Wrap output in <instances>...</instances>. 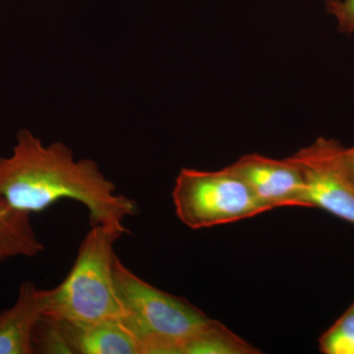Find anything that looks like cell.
Wrapping results in <instances>:
<instances>
[{"mask_svg": "<svg viewBox=\"0 0 354 354\" xmlns=\"http://www.w3.org/2000/svg\"><path fill=\"white\" fill-rule=\"evenodd\" d=\"M0 197L14 208L39 213L60 200L81 203L92 225H100L129 234L125 218L136 215L134 200L116 193L94 160H76L64 143L44 146L31 131L16 136L12 153L0 157Z\"/></svg>", "mask_w": 354, "mask_h": 354, "instance_id": "obj_1", "label": "cell"}, {"mask_svg": "<svg viewBox=\"0 0 354 354\" xmlns=\"http://www.w3.org/2000/svg\"><path fill=\"white\" fill-rule=\"evenodd\" d=\"M124 234L104 225H92L66 278L59 286L44 290V316L81 324L123 318L114 277L113 247Z\"/></svg>", "mask_w": 354, "mask_h": 354, "instance_id": "obj_2", "label": "cell"}, {"mask_svg": "<svg viewBox=\"0 0 354 354\" xmlns=\"http://www.w3.org/2000/svg\"><path fill=\"white\" fill-rule=\"evenodd\" d=\"M114 277L123 322L138 339L142 354H178L183 342L209 322L194 305L139 278L118 255Z\"/></svg>", "mask_w": 354, "mask_h": 354, "instance_id": "obj_3", "label": "cell"}, {"mask_svg": "<svg viewBox=\"0 0 354 354\" xmlns=\"http://www.w3.org/2000/svg\"><path fill=\"white\" fill-rule=\"evenodd\" d=\"M172 200L179 220L192 230L234 223L270 211L228 167L216 171L181 169Z\"/></svg>", "mask_w": 354, "mask_h": 354, "instance_id": "obj_4", "label": "cell"}, {"mask_svg": "<svg viewBox=\"0 0 354 354\" xmlns=\"http://www.w3.org/2000/svg\"><path fill=\"white\" fill-rule=\"evenodd\" d=\"M342 150L337 140L321 137L290 158L304 176L310 208L354 225V180L342 162Z\"/></svg>", "mask_w": 354, "mask_h": 354, "instance_id": "obj_5", "label": "cell"}, {"mask_svg": "<svg viewBox=\"0 0 354 354\" xmlns=\"http://www.w3.org/2000/svg\"><path fill=\"white\" fill-rule=\"evenodd\" d=\"M228 167L270 211L286 207L310 208L304 176L292 158L274 160L249 153Z\"/></svg>", "mask_w": 354, "mask_h": 354, "instance_id": "obj_6", "label": "cell"}, {"mask_svg": "<svg viewBox=\"0 0 354 354\" xmlns=\"http://www.w3.org/2000/svg\"><path fill=\"white\" fill-rule=\"evenodd\" d=\"M44 314V290L24 281L15 304L0 312V354L35 353L34 333Z\"/></svg>", "mask_w": 354, "mask_h": 354, "instance_id": "obj_7", "label": "cell"}, {"mask_svg": "<svg viewBox=\"0 0 354 354\" xmlns=\"http://www.w3.org/2000/svg\"><path fill=\"white\" fill-rule=\"evenodd\" d=\"M62 321L71 354H142L138 339L122 319L85 324Z\"/></svg>", "mask_w": 354, "mask_h": 354, "instance_id": "obj_8", "label": "cell"}, {"mask_svg": "<svg viewBox=\"0 0 354 354\" xmlns=\"http://www.w3.org/2000/svg\"><path fill=\"white\" fill-rule=\"evenodd\" d=\"M31 215L0 197V265L11 258L35 257L43 252L44 246L32 227Z\"/></svg>", "mask_w": 354, "mask_h": 354, "instance_id": "obj_9", "label": "cell"}, {"mask_svg": "<svg viewBox=\"0 0 354 354\" xmlns=\"http://www.w3.org/2000/svg\"><path fill=\"white\" fill-rule=\"evenodd\" d=\"M259 349L242 339L223 324L209 322L183 342L178 354H258Z\"/></svg>", "mask_w": 354, "mask_h": 354, "instance_id": "obj_10", "label": "cell"}, {"mask_svg": "<svg viewBox=\"0 0 354 354\" xmlns=\"http://www.w3.org/2000/svg\"><path fill=\"white\" fill-rule=\"evenodd\" d=\"M319 346L325 354H354V302L321 335Z\"/></svg>", "mask_w": 354, "mask_h": 354, "instance_id": "obj_11", "label": "cell"}, {"mask_svg": "<svg viewBox=\"0 0 354 354\" xmlns=\"http://www.w3.org/2000/svg\"><path fill=\"white\" fill-rule=\"evenodd\" d=\"M326 6L337 20L339 31L348 35L354 32V0H326Z\"/></svg>", "mask_w": 354, "mask_h": 354, "instance_id": "obj_12", "label": "cell"}, {"mask_svg": "<svg viewBox=\"0 0 354 354\" xmlns=\"http://www.w3.org/2000/svg\"><path fill=\"white\" fill-rule=\"evenodd\" d=\"M342 162L348 171L349 176L353 177L354 180V147L353 148L342 150Z\"/></svg>", "mask_w": 354, "mask_h": 354, "instance_id": "obj_13", "label": "cell"}]
</instances>
